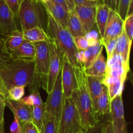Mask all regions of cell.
Segmentation results:
<instances>
[{
    "instance_id": "11a10c76",
    "label": "cell",
    "mask_w": 133,
    "mask_h": 133,
    "mask_svg": "<svg viewBox=\"0 0 133 133\" xmlns=\"http://www.w3.org/2000/svg\"><path fill=\"white\" fill-rule=\"evenodd\" d=\"M33 1H35V2H40V0H32Z\"/></svg>"
},
{
    "instance_id": "b9f144b4",
    "label": "cell",
    "mask_w": 133,
    "mask_h": 133,
    "mask_svg": "<svg viewBox=\"0 0 133 133\" xmlns=\"http://www.w3.org/2000/svg\"><path fill=\"white\" fill-rule=\"evenodd\" d=\"M119 1V0H102L101 3L107 5L110 10H112L117 12Z\"/></svg>"
},
{
    "instance_id": "5b68a950",
    "label": "cell",
    "mask_w": 133,
    "mask_h": 133,
    "mask_svg": "<svg viewBox=\"0 0 133 133\" xmlns=\"http://www.w3.org/2000/svg\"><path fill=\"white\" fill-rule=\"evenodd\" d=\"M41 2L32 0H22L18 9V18L20 22L22 31L35 27L44 29L43 25Z\"/></svg>"
},
{
    "instance_id": "cb8c5ba5",
    "label": "cell",
    "mask_w": 133,
    "mask_h": 133,
    "mask_svg": "<svg viewBox=\"0 0 133 133\" xmlns=\"http://www.w3.org/2000/svg\"><path fill=\"white\" fill-rule=\"evenodd\" d=\"M24 41L22 31L15 30L7 36H4L3 42L5 48L9 53L16 50Z\"/></svg>"
},
{
    "instance_id": "d590c367",
    "label": "cell",
    "mask_w": 133,
    "mask_h": 133,
    "mask_svg": "<svg viewBox=\"0 0 133 133\" xmlns=\"http://www.w3.org/2000/svg\"><path fill=\"white\" fill-rule=\"evenodd\" d=\"M74 44L78 51H84L89 48V44L85 36L74 38Z\"/></svg>"
},
{
    "instance_id": "bcb514c9",
    "label": "cell",
    "mask_w": 133,
    "mask_h": 133,
    "mask_svg": "<svg viewBox=\"0 0 133 133\" xmlns=\"http://www.w3.org/2000/svg\"><path fill=\"white\" fill-rule=\"evenodd\" d=\"M64 1L66 2V5H67L69 11H74V9H75V5H74L72 0H64Z\"/></svg>"
},
{
    "instance_id": "7c38bea8",
    "label": "cell",
    "mask_w": 133,
    "mask_h": 133,
    "mask_svg": "<svg viewBox=\"0 0 133 133\" xmlns=\"http://www.w3.org/2000/svg\"><path fill=\"white\" fill-rule=\"evenodd\" d=\"M123 31V20L116 12L110 9L105 33L101 38V42H105L110 39L117 38Z\"/></svg>"
},
{
    "instance_id": "30bf717a",
    "label": "cell",
    "mask_w": 133,
    "mask_h": 133,
    "mask_svg": "<svg viewBox=\"0 0 133 133\" xmlns=\"http://www.w3.org/2000/svg\"><path fill=\"white\" fill-rule=\"evenodd\" d=\"M61 79L64 99H66L71 97V94L77 88V84L74 67L64 55L62 57Z\"/></svg>"
},
{
    "instance_id": "60d3db41",
    "label": "cell",
    "mask_w": 133,
    "mask_h": 133,
    "mask_svg": "<svg viewBox=\"0 0 133 133\" xmlns=\"http://www.w3.org/2000/svg\"><path fill=\"white\" fill-rule=\"evenodd\" d=\"M10 133H22V125L16 116H14V120L10 125Z\"/></svg>"
},
{
    "instance_id": "ee69618b",
    "label": "cell",
    "mask_w": 133,
    "mask_h": 133,
    "mask_svg": "<svg viewBox=\"0 0 133 133\" xmlns=\"http://www.w3.org/2000/svg\"><path fill=\"white\" fill-rule=\"evenodd\" d=\"M72 1L75 6H79V5H92V4L98 3H90L87 0H72Z\"/></svg>"
},
{
    "instance_id": "ac0fdd59",
    "label": "cell",
    "mask_w": 133,
    "mask_h": 133,
    "mask_svg": "<svg viewBox=\"0 0 133 133\" xmlns=\"http://www.w3.org/2000/svg\"><path fill=\"white\" fill-rule=\"evenodd\" d=\"M110 9L102 3H97L96 6V25L97 26L98 32L101 38H102L105 33V27L109 18Z\"/></svg>"
},
{
    "instance_id": "4316f807",
    "label": "cell",
    "mask_w": 133,
    "mask_h": 133,
    "mask_svg": "<svg viewBox=\"0 0 133 133\" xmlns=\"http://www.w3.org/2000/svg\"><path fill=\"white\" fill-rule=\"evenodd\" d=\"M42 133H58V120L53 116L45 112Z\"/></svg>"
},
{
    "instance_id": "603a6c76",
    "label": "cell",
    "mask_w": 133,
    "mask_h": 133,
    "mask_svg": "<svg viewBox=\"0 0 133 133\" xmlns=\"http://www.w3.org/2000/svg\"><path fill=\"white\" fill-rule=\"evenodd\" d=\"M73 38L78 36H84L86 35L83 25L77 16L75 10L69 12L68 22L67 28Z\"/></svg>"
},
{
    "instance_id": "7bdbcfd3",
    "label": "cell",
    "mask_w": 133,
    "mask_h": 133,
    "mask_svg": "<svg viewBox=\"0 0 133 133\" xmlns=\"http://www.w3.org/2000/svg\"><path fill=\"white\" fill-rule=\"evenodd\" d=\"M5 107V101L0 102V127H4V111Z\"/></svg>"
},
{
    "instance_id": "6f0895ef",
    "label": "cell",
    "mask_w": 133,
    "mask_h": 133,
    "mask_svg": "<svg viewBox=\"0 0 133 133\" xmlns=\"http://www.w3.org/2000/svg\"><path fill=\"white\" fill-rule=\"evenodd\" d=\"M101 1H102V0H100V1H101Z\"/></svg>"
},
{
    "instance_id": "83f0119b",
    "label": "cell",
    "mask_w": 133,
    "mask_h": 133,
    "mask_svg": "<svg viewBox=\"0 0 133 133\" xmlns=\"http://www.w3.org/2000/svg\"><path fill=\"white\" fill-rule=\"evenodd\" d=\"M121 67H126L129 68V64L126 63L123 57L119 55L114 53L109 59H107L106 71Z\"/></svg>"
},
{
    "instance_id": "484cf974",
    "label": "cell",
    "mask_w": 133,
    "mask_h": 133,
    "mask_svg": "<svg viewBox=\"0 0 133 133\" xmlns=\"http://www.w3.org/2000/svg\"><path fill=\"white\" fill-rule=\"evenodd\" d=\"M45 107L44 104L42 106L32 107V123L35 125L40 133L42 132L44 119L45 115Z\"/></svg>"
},
{
    "instance_id": "f5cc1de1",
    "label": "cell",
    "mask_w": 133,
    "mask_h": 133,
    "mask_svg": "<svg viewBox=\"0 0 133 133\" xmlns=\"http://www.w3.org/2000/svg\"><path fill=\"white\" fill-rule=\"evenodd\" d=\"M40 2L44 4V3H46L47 2H48L49 0H40Z\"/></svg>"
},
{
    "instance_id": "d6986e66",
    "label": "cell",
    "mask_w": 133,
    "mask_h": 133,
    "mask_svg": "<svg viewBox=\"0 0 133 133\" xmlns=\"http://www.w3.org/2000/svg\"><path fill=\"white\" fill-rule=\"evenodd\" d=\"M22 34L24 40L33 44L40 42H52L45 30L39 27H32L26 31H22Z\"/></svg>"
},
{
    "instance_id": "d4e9b609",
    "label": "cell",
    "mask_w": 133,
    "mask_h": 133,
    "mask_svg": "<svg viewBox=\"0 0 133 133\" xmlns=\"http://www.w3.org/2000/svg\"><path fill=\"white\" fill-rule=\"evenodd\" d=\"M103 45L101 42V39L96 45L94 46H90L87 49L84 51V57H85V62H84V69L89 67L92 62L96 59L99 53L103 51Z\"/></svg>"
},
{
    "instance_id": "9f6ffc18",
    "label": "cell",
    "mask_w": 133,
    "mask_h": 133,
    "mask_svg": "<svg viewBox=\"0 0 133 133\" xmlns=\"http://www.w3.org/2000/svg\"><path fill=\"white\" fill-rule=\"evenodd\" d=\"M0 35H2V34H1V31H0Z\"/></svg>"
},
{
    "instance_id": "74e56055",
    "label": "cell",
    "mask_w": 133,
    "mask_h": 133,
    "mask_svg": "<svg viewBox=\"0 0 133 133\" xmlns=\"http://www.w3.org/2000/svg\"><path fill=\"white\" fill-rule=\"evenodd\" d=\"M105 126L106 123L99 121L94 126L87 129L85 133H105Z\"/></svg>"
},
{
    "instance_id": "52a82bcc",
    "label": "cell",
    "mask_w": 133,
    "mask_h": 133,
    "mask_svg": "<svg viewBox=\"0 0 133 133\" xmlns=\"http://www.w3.org/2000/svg\"><path fill=\"white\" fill-rule=\"evenodd\" d=\"M64 103L63 91L61 79V70L57 76L52 90L48 94V98L44 103L45 111L59 121Z\"/></svg>"
},
{
    "instance_id": "8992f818",
    "label": "cell",
    "mask_w": 133,
    "mask_h": 133,
    "mask_svg": "<svg viewBox=\"0 0 133 133\" xmlns=\"http://www.w3.org/2000/svg\"><path fill=\"white\" fill-rule=\"evenodd\" d=\"M82 129L79 113L71 97L64 99L58 121V133H77Z\"/></svg>"
},
{
    "instance_id": "5bb4252c",
    "label": "cell",
    "mask_w": 133,
    "mask_h": 133,
    "mask_svg": "<svg viewBox=\"0 0 133 133\" xmlns=\"http://www.w3.org/2000/svg\"><path fill=\"white\" fill-rule=\"evenodd\" d=\"M5 106L9 107L19 119L21 125L26 122H32V107L25 105L21 101H12L6 98Z\"/></svg>"
},
{
    "instance_id": "4dcf8cb0",
    "label": "cell",
    "mask_w": 133,
    "mask_h": 133,
    "mask_svg": "<svg viewBox=\"0 0 133 133\" xmlns=\"http://www.w3.org/2000/svg\"><path fill=\"white\" fill-rule=\"evenodd\" d=\"M125 82V81L121 80L118 82H116V83L109 84L107 87H105L107 88L110 101H112L113 99L115 98L118 95L122 94Z\"/></svg>"
},
{
    "instance_id": "6da1fadb",
    "label": "cell",
    "mask_w": 133,
    "mask_h": 133,
    "mask_svg": "<svg viewBox=\"0 0 133 133\" xmlns=\"http://www.w3.org/2000/svg\"><path fill=\"white\" fill-rule=\"evenodd\" d=\"M74 71L77 86L73 91L71 97L79 113L82 127L87 129L94 126L100 120L96 115L93 102L90 96L84 67L75 68Z\"/></svg>"
},
{
    "instance_id": "e575fe53",
    "label": "cell",
    "mask_w": 133,
    "mask_h": 133,
    "mask_svg": "<svg viewBox=\"0 0 133 133\" xmlns=\"http://www.w3.org/2000/svg\"><path fill=\"white\" fill-rule=\"evenodd\" d=\"M85 37L87 38V40H88L89 47L96 45L101 39L99 32H97L96 30H94V28H93L90 32L86 34Z\"/></svg>"
},
{
    "instance_id": "836d02e7",
    "label": "cell",
    "mask_w": 133,
    "mask_h": 133,
    "mask_svg": "<svg viewBox=\"0 0 133 133\" xmlns=\"http://www.w3.org/2000/svg\"><path fill=\"white\" fill-rule=\"evenodd\" d=\"M3 37L0 38V70L12 59L10 53L7 51L4 45Z\"/></svg>"
},
{
    "instance_id": "9c48e42d",
    "label": "cell",
    "mask_w": 133,
    "mask_h": 133,
    "mask_svg": "<svg viewBox=\"0 0 133 133\" xmlns=\"http://www.w3.org/2000/svg\"><path fill=\"white\" fill-rule=\"evenodd\" d=\"M110 114L111 116V123L114 133H128L127 124L125 118L122 94L118 95L110 101Z\"/></svg>"
},
{
    "instance_id": "1f68e13d",
    "label": "cell",
    "mask_w": 133,
    "mask_h": 133,
    "mask_svg": "<svg viewBox=\"0 0 133 133\" xmlns=\"http://www.w3.org/2000/svg\"><path fill=\"white\" fill-rule=\"evenodd\" d=\"M25 95V87H14L8 90L7 99L12 101H20Z\"/></svg>"
},
{
    "instance_id": "ab89813d",
    "label": "cell",
    "mask_w": 133,
    "mask_h": 133,
    "mask_svg": "<svg viewBox=\"0 0 133 133\" xmlns=\"http://www.w3.org/2000/svg\"><path fill=\"white\" fill-rule=\"evenodd\" d=\"M22 133H40L32 122H26L22 124Z\"/></svg>"
},
{
    "instance_id": "44dd1931",
    "label": "cell",
    "mask_w": 133,
    "mask_h": 133,
    "mask_svg": "<svg viewBox=\"0 0 133 133\" xmlns=\"http://www.w3.org/2000/svg\"><path fill=\"white\" fill-rule=\"evenodd\" d=\"M132 43H131L126 36L125 32L122 33L117 38L116 44L114 53L119 55L123 57L126 63L129 64V56Z\"/></svg>"
},
{
    "instance_id": "ba28073f",
    "label": "cell",
    "mask_w": 133,
    "mask_h": 133,
    "mask_svg": "<svg viewBox=\"0 0 133 133\" xmlns=\"http://www.w3.org/2000/svg\"><path fill=\"white\" fill-rule=\"evenodd\" d=\"M63 53L58 46L51 42L50 46V59L47 77L45 92L49 94L53 89L58 74L62 69Z\"/></svg>"
},
{
    "instance_id": "db71d44e",
    "label": "cell",
    "mask_w": 133,
    "mask_h": 133,
    "mask_svg": "<svg viewBox=\"0 0 133 133\" xmlns=\"http://www.w3.org/2000/svg\"><path fill=\"white\" fill-rule=\"evenodd\" d=\"M0 133H4V127H0Z\"/></svg>"
},
{
    "instance_id": "f546056e",
    "label": "cell",
    "mask_w": 133,
    "mask_h": 133,
    "mask_svg": "<svg viewBox=\"0 0 133 133\" xmlns=\"http://www.w3.org/2000/svg\"><path fill=\"white\" fill-rule=\"evenodd\" d=\"M132 0H119L117 13L124 21L126 17L132 14Z\"/></svg>"
},
{
    "instance_id": "7dc6e473",
    "label": "cell",
    "mask_w": 133,
    "mask_h": 133,
    "mask_svg": "<svg viewBox=\"0 0 133 133\" xmlns=\"http://www.w3.org/2000/svg\"><path fill=\"white\" fill-rule=\"evenodd\" d=\"M105 133H114L113 132L112 127L111 123L110 121H108L106 123V126H105Z\"/></svg>"
},
{
    "instance_id": "816d5d0a",
    "label": "cell",
    "mask_w": 133,
    "mask_h": 133,
    "mask_svg": "<svg viewBox=\"0 0 133 133\" xmlns=\"http://www.w3.org/2000/svg\"><path fill=\"white\" fill-rule=\"evenodd\" d=\"M86 131V129H82L81 131H79V132H77V133H85Z\"/></svg>"
},
{
    "instance_id": "681fc988",
    "label": "cell",
    "mask_w": 133,
    "mask_h": 133,
    "mask_svg": "<svg viewBox=\"0 0 133 133\" xmlns=\"http://www.w3.org/2000/svg\"><path fill=\"white\" fill-rule=\"evenodd\" d=\"M6 99V97L4 96L3 94H1L0 92V102H2V101H5Z\"/></svg>"
},
{
    "instance_id": "8d00e7d4",
    "label": "cell",
    "mask_w": 133,
    "mask_h": 133,
    "mask_svg": "<svg viewBox=\"0 0 133 133\" xmlns=\"http://www.w3.org/2000/svg\"><path fill=\"white\" fill-rule=\"evenodd\" d=\"M117 38H112L110 40H107L105 42H102L103 45L105 47L106 50L107 55V59H109L114 54V50H115Z\"/></svg>"
},
{
    "instance_id": "f6af8a7d",
    "label": "cell",
    "mask_w": 133,
    "mask_h": 133,
    "mask_svg": "<svg viewBox=\"0 0 133 133\" xmlns=\"http://www.w3.org/2000/svg\"><path fill=\"white\" fill-rule=\"evenodd\" d=\"M0 92H1V94H3L7 98L8 91L6 89V88H5V85H4V83L3 82L2 79H1V75H0Z\"/></svg>"
},
{
    "instance_id": "3957f363",
    "label": "cell",
    "mask_w": 133,
    "mask_h": 133,
    "mask_svg": "<svg viewBox=\"0 0 133 133\" xmlns=\"http://www.w3.org/2000/svg\"><path fill=\"white\" fill-rule=\"evenodd\" d=\"M46 13L45 32L49 38L59 48L64 55L67 57L74 68L83 66L77 62L75 55L78 50L74 44L73 36L67 29L57 22L48 12L46 11Z\"/></svg>"
},
{
    "instance_id": "f1b7e54d",
    "label": "cell",
    "mask_w": 133,
    "mask_h": 133,
    "mask_svg": "<svg viewBox=\"0 0 133 133\" xmlns=\"http://www.w3.org/2000/svg\"><path fill=\"white\" fill-rule=\"evenodd\" d=\"M20 101L25 105L31 107L42 106L44 104L38 91L31 92L29 96L23 97Z\"/></svg>"
},
{
    "instance_id": "9a60e30c",
    "label": "cell",
    "mask_w": 133,
    "mask_h": 133,
    "mask_svg": "<svg viewBox=\"0 0 133 133\" xmlns=\"http://www.w3.org/2000/svg\"><path fill=\"white\" fill-rule=\"evenodd\" d=\"M43 5L46 11L48 12L57 22L65 28H67L69 11H68L62 5L55 3L51 0H49L46 3L43 4Z\"/></svg>"
},
{
    "instance_id": "2e32d148",
    "label": "cell",
    "mask_w": 133,
    "mask_h": 133,
    "mask_svg": "<svg viewBox=\"0 0 133 133\" xmlns=\"http://www.w3.org/2000/svg\"><path fill=\"white\" fill-rule=\"evenodd\" d=\"M36 49L33 43L23 42L20 46L10 53L12 58L25 61H35Z\"/></svg>"
},
{
    "instance_id": "f35d334b",
    "label": "cell",
    "mask_w": 133,
    "mask_h": 133,
    "mask_svg": "<svg viewBox=\"0 0 133 133\" xmlns=\"http://www.w3.org/2000/svg\"><path fill=\"white\" fill-rule=\"evenodd\" d=\"M22 0H5V3L13 14L14 15L15 18H18V9H19V4Z\"/></svg>"
},
{
    "instance_id": "c3c4849f",
    "label": "cell",
    "mask_w": 133,
    "mask_h": 133,
    "mask_svg": "<svg viewBox=\"0 0 133 133\" xmlns=\"http://www.w3.org/2000/svg\"><path fill=\"white\" fill-rule=\"evenodd\" d=\"M51 1H53V3H57V4H58V5H62V6H64V7L65 9L68 10V11H69V9H68V8L67 5H66V2H65L64 0H51Z\"/></svg>"
},
{
    "instance_id": "277c9868",
    "label": "cell",
    "mask_w": 133,
    "mask_h": 133,
    "mask_svg": "<svg viewBox=\"0 0 133 133\" xmlns=\"http://www.w3.org/2000/svg\"><path fill=\"white\" fill-rule=\"evenodd\" d=\"M51 43L49 42H40L34 44L36 54L34 61L33 79L29 84L31 92L38 91L40 88H42L44 90H45L50 59Z\"/></svg>"
},
{
    "instance_id": "4fadbf2b",
    "label": "cell",
    "mask_w": 133,
    "mask_h": 133,
    "mask_svg": "<svg viewBox=\"0 0 133 133\" xmlns=\"http://www.w3.org/2000/svg\"><path fill=\"white\" fill-rule=\"evenodd\" d=\"M15 18L5 0H0V31L3 36H7L18 29Z\"/></svg>"
},
{
    "instance_id": "8fae6325",
    "label": "cell",
    "mask_w": 133,
    "mask_h": 133,
    "mask_svg": "<svg viewBox=\"0 0 133 133\" xmlns=\"http://www.w3.org/2000/svg\"><path fill=\"white\" fill-rule=\"evenodd\" d=\"M97 5V3L75 6L74 10L79 18L86 34L90 32L96 26Z\"/></svg>"
},
{
    "instance_id": "7402d4cb",
    "label": "cell",
    "mask_w": 133,
    "mask_h": 133,
    "mask_svg": "<svg viewBox=\"0 0 133 133\" xmlns=\"http://www.w3.org/2000/svg\"><path fill=\"white\" fill-rule=\"evenodd\" d=\"M104 77L87 76L88 90H89L90 96L93 102L94 107H95L97 98L101 94L105 88V86L102 83Z\"/></svg>"
},
{
    "instance_id": "d6a6232c",
    "label": "cell",
    "mask_w": 133,
    "mask_h": 133,
    "mask_svg": "<svg viewBox=\"0 0 133 133\" xmlns=\"http://www.w3.org/2000/svg\"><path fill=\"white\" fill-rule=\"evenodd\" d=\"M123 32L129 39V42L132 43L133 38V14H130L126 17L123 21Z\"/></svg>"
},
{
    "instance_id": "ffe728a7",
    "label": "cell",
    "mask_w": 133,
    "mask_h": 133,
    "mask_svg": "<svg viewBox=\"0 0 133 133\" xmlns=\"http://www.w3.org/2000/svg\"><path fill=\"white\" fill-rule=\"evenodd\" d=\"M110 101L107 88L105 87L101 94L97 98L94 107L95 113L98 119L99 117L110 114Z\"/></svg>"
},
{
    "instance_id": "e0dca14e",
    "label": "cell",
    "mask_w": 133,
    "mask_h": 133,
    "mask_svg": "<svg viewBox=\"0 0 133 133\" xmlns=\"http://www.w3.org/2000/svg\"><path fill=\"white\" fill-rule=\"evenodd\" d=\"M106 68L107 61L102 51L89 67L84 69V71L87 76L104 77L106 73Z\"/></svg>"
},
{
    "instance_id": "7a4b0ae2",
    "label": "cell",
    "mask_w": 133,
    "mask_h": 133,
    "mask_svg": "<svg viewBox=\"0 0 133 133\" xmlns=\"http://www.w3.org/2000/svg\"><path fill=\"white\" fill-rule=\"evenodd\" d=\"M35 62L12 58L3 68L0 70V75L6 89L14 87L25 88L33 79Z\"/></svg>"
},
{
    "instance_id": "f907efd6",
    "label": "cell",
    "mask_w": 133,
    "mask_h": 133,
    "mask_svg": "<svg viewBox=\"0 0 133 133\" xmlns=\"http://www.w3.org/2000/svg\"><path fill=\"white\" fill-rule=\"evenodd\" d=\"M90 3H101L100 0H87Z\"/></svg>"
}]
</instances>
